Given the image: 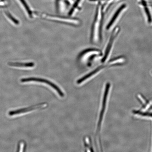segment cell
I'll return each mask as SVG.
<instances>
[{"mask_svg": "<svg viewBox=\"0 0 152 152\" xmlns=\"http://www.w3.org/2000/svg\"><path fill=\"white\" fill-rule=\"evenodd\" d=\"M106 67L104 66H98L92 71H91L87 75L83 76V77L81 78L77 81V83L78 84H81V83L84 82V81L87 80L92 77H94L96 75L100 73L101 71L103 70Z\"/></svg>", "mask_w": 152, "mask_h": 152, "instance_id": "ba28073f", "label": "cell"}, {"mask_svg": "<svg viewBox=\"0 0 152 152\" xmlns=\"http://www.w3.org/2000/svg\"><path fill=\"white\" fill-rule=\"evenodd\" d=\"M102 4H97L94 18L91 27L90 41L93 44H96L101 40L102 29L104 13Z\"/></svg>", "mask_w": 152, "mask_h": 152, "instance_id": "6da1fadb", "label": "cell"}, {"mask_svg": "<svg viewBox=\"0 0 152 152\" xmlns=\"http://www.w3.org/2000/svg\"><path fill=\"white\" fill-rule=\"evenodd\" d=\"M119 31V28L117 27L115 28L113 30L112 33L111 37L107 45V46L106 47L105 53L104 56L102 59V63H105L107 61L108 58L110 56V53L113 46V44L116 37L118 34Z\"/></svg>", "mask_w": 152, "mask_h": 152, "instance_id": "5b68a950", "label": "cell"}, {"mask_svg": "<svg viewBox=\"0 0 152 152\" xmlns=\"http://www.w3.org/2000/svg\"><path fill=\"white\" fill-rule=\"evenodd\" d=\"M46 104H37L35 106H33L29 107L24 108V109L16 110V111H11L9 112V115L12 116L14 115H18V114L24 113L26 112L34 110L39 109V108L45 107Z\"/></svg>", "mask_w": 152, "mask_h": 152, "instance_id": "9c48e42d", "label": "cell"}, {"mask_svg": "<svg viewBox=\"0 0 152 152\" xmlns=\"http://www.w3.org/2000/svg\"><path fill=\"white\" fill-rule=\"evenodd\" d=\"M110 87V84L109 83H107L106 84L105 87V91H104V95L103 102H102V107L101 111L99 121L98 125L97 130L96 132V135L99 134V133L100 131L101 125V123L102 122V118H103V117L104 115V111H105L106 101H107V98L108 96V94H109V89Z\"/></svg>", "mask_w": 152, "mask_h": 152, "instance_id": "8992f818", "label": "cell"}, {"mask_svg": "<svg viewBox=\"0 0 152 152\" xmlns=\"http://www.w3.org/2000/svg\"><path fill=\"white\" fill-rule=\"evenodd\" d=\"M0 1L4 2V0H0Z\"/></svg>", "mask_w": 152, "mask_h": 152, "instance_id": "9a60e30c", "label": "cell"}, {"mask_svg": "<svg viewBox=\"0 0 152 152\" xmlns=\"http://www.w3.org/2000/svg\"><path fill=\"white\" fill-rule=\"evenodd\" d=\"M5 14H6L7 16L8 17V18L10 19L11 20H12V21L14 22L15 24H19V22L18 20H16L15 18L13 17L12 15H11L10 13H9L8 12H5Z\"/></svg>", "mask_w": 152, "mask_h": 152, "instance_id": "4fadbf2b", "label": "cell"}, {"mask_svg": "<svg viewBox=\"0 0 152 152\" xmlns=\"http://www.w3.org/2000/svg\"><path fill=\"white\" fill-rule=\"evenodd\" d=\"M35 14L37 16L49 21L68 25L75 27L79 26L82 24L80 20L74 18V17H66L61 15H53L38 12H35Z\"/></svg>", "mask_w": 152, "mask_h": 152, "instance_id": "7a4b0ae2", "label": "cell"}, {"mask_svg": "<svg viewBox=\"0 0 152 152\" xmlns=\"http://www.w3.org/2000/svg\"><path fill=\"white\" fill-rule=\"evenodd\" d=\"M125 5H123L120 7L117 10V11H116L115 14L114 15L113 18H111V20L110 21L109 23H108L107 26H106V29L109 30L110 28H111V26L114 23V22L115 21V20H116L117 17L118 16L120 13L121 11L125 8Z\"/></svg>", "mask_w": 152, "mask_h": 152, "instance_id": "30bf717a", "label": "cell"}, {"mask_svg": "<svg viewBox=\"0 0 152 152\" xmlns=\"http://www.w3.org/2000/svg\"><path fill=\"white\" fill-rule=\"evenodd\" d=\"M21 81L23 83L27 82L30 81H35L38 82L42 83L48 85L52 87V88H54L60 96L63 97L64 96V94L60 90V88L54 83L51 82V81L39 78L36 77H29L27 78L23 79L21 80Z\"/></svg>", "mask_w": 152, "mask_h": 152, "instance_id": "277c9868", "label": "cell"}, {"mask_svg": "<svg viewBox=\"0 0 152 152\" xmlns=\"http://www.w3.org/2000/svg\"><path fill=\"white\" fill-rule=\"evenodd\" d=\"M86 0H74L68 12L69 16L74 17L82 10Z\"/></svg>", "mask_w": 152, "mask_h": 152, "instance_id": "52a82bcc", "label": "cell"}, {"mask_svg": "<svg viewBox=\"0 0 152 152\" xmlns=\"http://www.w3.org/2000/svg\"><path fill=\"white\" fill-rule=\"evenodd\" d=\"M145 7H144V10L146 14L147 15L148 17V22H151V14H150L149 9L148 8V7H146V5H144Z\"/></svg>", "mask_w": 152, "mask_h": 152, "instance_id": "5bb4252c", "label": "cell"}, {"mask_svg": "<svg viewBox=\"0 0 152 152\" xmlns=\"http://www.w3.org/2000/svg\"><path fill=\"white\" fill-rule=\"evenodd\" d=\"M9 65L18 67H32L34 66L33 63H11L9 64Z\"/></svg>", "mask_w": 152, "mask_h": 152, "instance_id": "8fae6325", "label": "cell"}, {"mask_svg": "<svg viewBox=\"0 0 152 152\" xmlns=\"http://www.w3.org/2000/svg\"><path fill=\"white\" fill-rule=\"evenodd\" d=\"M19 2L20 3L23 7H24L25 9L26 10V11L28 12V15L29 16L32 18V16H33V13L31 10H30V7H28L27 3L26 2L25 0H18Z\"/></svg>", "mask_w": 152, "mask_h": 152, "instance_id": "7c38bea8", "label": "cell"}, {"mask_svg": "<svg viewBox=\"0 0 152 152\" xmlns=\"http://www.w3.org/2000/svg\"><path fill=\"white\" fill-rule=\"evenodd\" d=\"M102 53L99 49L88 48L82 51L77 57L80 64L90 66L95 60L102 57Z\"/></svg>", "mask_w": 152, "mask_h": 152, "instance_id": "3957f363", "label": "cell"}]
</instances>
